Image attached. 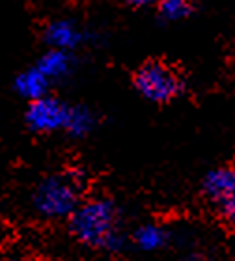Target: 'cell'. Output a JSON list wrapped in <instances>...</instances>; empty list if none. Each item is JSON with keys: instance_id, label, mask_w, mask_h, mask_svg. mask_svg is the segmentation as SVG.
<instances>
[{"instance_id": "cell-1", "label": "cell", "mask_w": 235, "mask_h": 261, "mask_svg": "<svg viewBox=\"0 0 235 261\" xmlns=\"http://www.w3.org/2000/svg\"><path fill=\"white\" fill-rule=\"evenodd\" d=\"M66 224L73 239L90 250L120 254L131 245L121 228L120 205L110 196H88Z\"/></svg>"}, {"instance_id": "cell-2", "label": "cell", "mask_w": 235, "mask_h": 261, "mask_svg": "<svg viewBox=\"0 0 235 261\" xmlns=\"http://www.w3.org/2000/svg\"><path fill=\"white\" fill-rule=\"evenodd\" d=\"M88 174L79 166L43 175L30 196L32 211L47 222H67L86 200Z\"/></svg>"}, {"instance_id": "cell-3", "label": "cell", "mask_w": 235, "mask_h": 261, "mask_svg": "<svg viewBox=\"0 0 235 261\" xmlns=\"http://www.w3.org/2000/svg\"><path fill=\"white\" fill-rule=\"evenodd\" d=\"M133 84L135 90L151 103H170L183 92L181 76L163 62L140 65L133 76Z\"/></svg>"}, {"instance_id": "cell-4", "label": "cell", "mask_w": 235, "mask_h": 261, "mask_svg": "<svg viewBox=\"0 0 235 261\" xmlns=\"http://www.w3.org/2000/svg\"><path fill=\"white\" fill-rule=\"evenodd\" d=\"M69 110H71V105L50 93L47 97H41L27 105L24 123L28 130H32L36 135L66 133Z\"/></svg>"}, {"instance_id": "cell-5", "label": "cell", "mask_w": 235, "mask_h": 261, "mask_svg": "<svg viewBox=\"0 0 235 261\" xmlns=\"http://www.w3.org/2000/svg\"><path fill=\"white\" fill-rule=\"evenodd\" d=\"M202 191L213 211L224 222L235 224V168L211 170L203 179Z\"/></svg>"}, {"instance_id": "cell-6", "label": "cell", "mask_w": 235, "mask_h": 261, "mask_svg": "<svg viewBox=\"0 0 235 261\" xmlns=\"http://www.w3.org/2000/svg\"><path fill=\"white\" fill-rule=\"evenodd\" d=\"M88 38H90V34L88 30H84L81 22L66 19V17L53 19L43 28V41L49 49L73 53L84 43H88Z\"/></svg>"}, {"instance_id": "cell-7", "label": "cell", "mask_w": 235, "mask_h": 261, "mask_svg": "<svg viewBox=\"0 0 235 261\" xmlns=\"http://www.w3.org/2000/svg\"><path fill=\"white\" fill-rule=\"evenodd\" d=\"M53 86H55V84H53L36 65L27 67V69L21 71V73L13 79V90H15L17 95L24 99L27 103H32V101H38V99L50 95Z\"/></svg>"}, {"instance_id": "cell-8", "label": "cell", "mask_w": 235, "mask_h": 261, "mask_svg": "<svg viewBox=\"0 0 235 261\" xmlns=\"http://www.w3.org/2000/svg\"><path fill=\"white\" fill-rule=\"evenodd\" d=\"M34 65L55 84V82L66 81L67 76L75 71V56H73V53H67V50L47 49Z\"/></svg>"}, {"instance_id": "cell-9", "label": "cell", "mask_w": 235, "mask_h": 261, "mask_svg": "<svg viewBox=\"0 0 235 261\" xmlns=\"http://www.w3.org/2000/svg\"><path fill=\"white\" fill-rule=\"evenodd\" d=\"M129 241L138 252H159L170 243V231L161 224L146 222L133 229L129 233Z\"/></svg>"}, {"instance_id": "cell-10", "label": "cell", "mask_w": 235, "mask_h": 261, "mask_svg": "<svg viewBox=\"0 0 235 261\" xmlns=\"http://www.w3.org/2000/svg\"><path fill=\"white\" fill-rule=\"evenodd\" d=\"M99 125V116L93 112L86 105H71L69 110V120H67L66 135L75 138V140H82L88 138L93 130Z\"/></svg>"}, {"instance_id": "cell-11", "label": "cell", "mask_w": 235, "mask_h": 261, "mask_svg": "<svg viewBox=\"0 0 235 261\" xmlns=\"http://www.w3.org/2000/svg\"><path fill=\"white\" fill-rule=\"evenodd\" d=\"M157 6L161 17L168 22L183 21L192 11L191 0H161Z\"/></svg>"}, {"instance_id": "cell-12", "label": "cell", "mask_w": 235, "mask_h": 261, "mask_svg": "<svg viewBox=\"0 0 235 261\" xmlns=\"http://www.w3.org/2000/svg\"><path fill=\"white\" fill-rule=\"evenodd\" d=\"M161 0H127V4L133 6V8H148V6L159 4Z\"/></svg>"}, {"instance_id": "cell-13", "label": "cell", "mask_w": 235, "mask_h": 261, "mask_svg": "<svg viewBox=\"0 0 235 261\" xmlns=\"http://www.w3.org/2000/svg\"><path fill=\"white\" fill-rule=\"evenodd\" d=\"M183 261H203V257L200 256V254H187V256L183 257Z\"/></svg>"}]
</instances>
